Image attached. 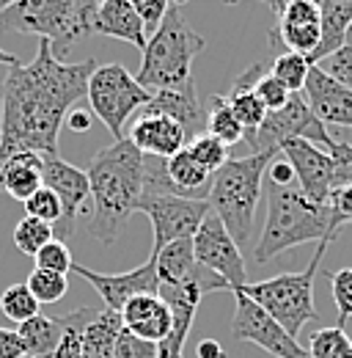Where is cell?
I'll list each match as a JSON object with an SVG mask.
<instances>
[{"label": "cell", "mask_w": 352, "mask_h": 358, "mask_svg": "<svg viewBox=\"0 0 352 358\" xmlns=\"http://www.w3.org/2000/svg\"><path fill=\"white\" fill-rule=\"evenodd\" d=\"M122 322L127 334L160 345L174 328V314L160 295H135L122 309Z\"/></svg>", "instance_id": "d6986e66"}, {"label": "cell", "mask_w": 352, "mask_h": 358, "mask_svg": "<svg viewBox=\"0 0 352 358\" xmlns=\"http://www.w3.org/2000/svg\"><path fill=\"white\" fill-rule=\"evenodd\" d=\"M146 110L171 116L174 122H179L182 130L187 133V141L198 138V130H201V127L207 130V110H204V105H201L198 96H196L193 80L184 83V86H179V89L154 91V94H152V102L146 105Z\"/></svg>", "instance_id": "44dd1931"}, {"label": "cell", "mask_w": 352, "mask_h": 358, "mask_svg": "<svg viewBox=\"0 0 352 358\" xmlns=\"http://www.w3.org/2000/svg\"><path fill=\"white\" fill-rule=\"evenodd\" d=\"M86 99L91 113L110 130L116 141H122L127 138V119L152 102V91L143 89L122 64H96L88 78Z\"/></svg>", "instance_id": "ba28073f"}, {"label": "cell", "mask_w": 352, "mask_h": 358, "mask_svg": "<svg viewBox=\"0 0 352 358\" xmlns=\"http://www.w3.org/2000/svg\"><path fill=\"white\" fill-rule=\"evenodd\" d=\"M0 358H25V348L17 331L0 328Z\"/></svg>", "instance_id": "f6af8a7d"}, {"label": "cell", "mask_w": 352, "mask_h": 358, "mask_svg": "<svg viewBox=\"0 0 352 358\" xmlns=\"http://www.w3.org/2000/svg\"><path fill=\"white\" fill-rule=\"evenodd\" d=\"M25 358H28V356H25Z\"/></svg>", "instance_id": "680465c9"}, {"label": "cell", "mask_w": 352, "mask_h": 358, "mask_svg": "<svg viewBox=\"0 0 352 358\" xmlns=\"http://www.w3.org/2000/svg\"><path fill=\"white\" fill-rule=\"evenodd\" d=\"M91 34L130 42L140 52L149 42L146 25L138 17V11L132 8L130 0H105V3H99L96 11H94V20H91Z\"/></svg>", "instance_id": "ffe728a7"}, {"label": "cell", "mask_w": 352, "mask_h": 358, "mask_svg": "<svg viewBox=\"0 0 352 358\" xmlns=\"http://www.w3.org/2000/svg\"><path fill=\"white\" fill-rule=\"evenodd\" d=\"M204 47H207V39L196 34L184 22L182 11L171 6L163 25L149 36V42L143 47V58L135 80L152 94L179 89L193 80V61Z\"/></svg>", "instance_id": "5b68a950"}, {"label": "cell", "mask_w": 352, "mask_h": 358, "mask_svg": "<svg viewBox=\"0 0 352 358\" xmlns=\"http://www.w3.org/2000/svg\"><path fill=\"white\" fill-rule=\"evenodd\" d=\"M124 331L122 312L102 309L94 314L83 336V358H116V342Z\"/></svg>", "instance_id": "d4e9b609"}, {"label": "cell", "mask_w": 352, "mask_h": 358, "mask_svg": "<svg viewBox=\"0 0 352 358\" xmlns=\"http://www.w3.org/2000/svg\"><path fill=\"white\" fill-rule=\"evenodd\" d=\"M91 119H94V113H88L83 108H72L69 113H66V127L72 130V133H88L91 130Z\"/></svg>", "instance_id": "7dc6e473"}, {"label": "cell", "mask_w": 352, "mask_h": 358, "mask_svg": "<svg viewBox=\"0 0 352 358\" xmlns=\"http://www.w3.org/2000/svg\"><path fill=\"white\" fill-rule=\"evenodd\" d=\"M220 3H228V6H234V3H242V0H220ZM259 3V0H256Z\"/></svg>", "instance_id": "11a10c76"}, {"label": "cell", "mask_w": 352, "mask_h": 358, "mask_svg": "<svg viewBox=\"0 0 352 358\" xmlns=\"http://www.w3.org/2000/svg\"><path fill=\"white\" fill-rule=\"evenodd\" d=\"M270 64H272V61H270ZM270 64H267V61H256L251 69H245V72L237 78V83H234L231 91L226 94L231 110L237 113V119H240L242 127H245V135L256 133V130L264 124L267 113H270V110L264 108V102L259 99V94L254 91V83L270 69Z\"/></svg>", "instance_id": "7402d4cb"}, {"label": "cell", "mask_w": 352, "mask_h": 358, "mask_svg": "<svg viewBox=\"0 0 352 358\" xmlns=\"http://www.w3.org/2000/svg\"><path fill=\"white\" fill-rule=\"evenodd\" d=\"M193 251H196V262L220 275L228 284V289H240L248 284V270L242 262L240 245L234 243V237L228 234V229L215 213H210L204 224L198 226V231L193 234Z\"/></svg>", "instance_id": "7c38bea8"}, {"label": "cell", "mask_w": 352, "mask_h": 358, "mask_svg": "<svg viewBox=\"0 0 352 358\" xmlns=\"http://www.w3.org/2000/svg\"><path fill=\"white\" fill-rule=\"evenodd\" d=\"M187 149H190V155L210 171V174H215L220 171V166L228 160V146L226 143H220L218 138H212L210 133L198 135V138H193L190 143H187Z\"/></svg>", "instance_id": "d590c367"}, {"label": "cell", "mask_w": 352, "mask_h": 358, "mask_svg": "<svg viewBox=\"0 0 352 358\" xmlns=\"http://www.w3.org/2000/svg\"><path fill=\"white\" fill-rule=\"evenodd\" d=\"M289 138H300V141H308V143H316L325 152H330L333 143H336V138L328 133V127L311 113L303 94H292L289 102L281 110L267 113L262 127L256 133L245 135L242 143L248 146V155H259V152H267V149H278Z\"/></svg>", "instance_id": "9c48e42d"}, {"label": "cell", "mask_w": 352, "mask_h": 358, "mask_svg": "<svg viewBox=\"0 0 352 358\" xmlns=\"http://www.w3.org/2000/svg\"><path fill=\"white\" fill-rule=\"evenodd\" d=\"M328 155L333 157V187L352 185V143L336 141Z\"/></svg>", "instance_id": "7bdbcfd3"}, {"label": "cell", "mask_w": 352, "mask_h": 358, "mask_svg": "<svg viewBox=\"0 0 352 358\" xmlns=\"http://www.w3.org/2000/svg\"><path fill=\"white\" fill-rule=\"evenodd\" d=\"M264 190H267V221H264L262 237L254 248L256 265H264L298 245L325 243L330 229L328 204H316L303 190L284 187L270 179L264 182Z\"/></svg>", "instance_id": "3957f363"}, {"label": "cell", "mask_w": 352, "mask_h": 358, "mask_svg": "<svg viewBox=\"0 0 352 358\" xmlns=\"http://www.w3.org/2000/svg\"><path fill=\"white\" fill-rule=\"evenodd\" d=\"M130 3L132 8L138 11V17L143 20L149 36L163 25V20H166V14L171 8V0H130Z\"/></svg>", "instance_id": "b9f144b4"}, {"label": "cell", "mask_w": 352, "mask_h": 358, "mask_svg": "<svg viewBox=\"0 0 352 358\" xmlns=\"http://www.w3.org/2000/svg\"><path fill=\"white\" fill-rule=\"evenodd\" d=\"M278 149L284 160L292 166L295 177L300 182V190L311 201L328 204L330 190H333V157L322 146L300 141V138H289Z\"/></svg>", "instance_id": "9a60e30c"}, {"label": "cell", "mask_w": 352, "mask_h": 358, "mask_svg": "<svg viewBox=\"0 0 352 358\" xmlns=\"http://www.w3.org/2000/svg\"><path fill=\"white\" fill-rule=\"evenodd\" d=\"M328 207H330V229H328V237L325 243L330 245L339 231L347 224H352V185H339L330 190V199H328Z\"/></svg>", "instance_id": "e575fe53"}, {"label": "cell", "mask_w": 352, "mask_h": 358, "mask_svg": "<svg viewBox=\"0 0 352 358\" xmlns=\"http://www.w3.org/2000/svg\"><path fill=\"white\" fill-rule=\"evenodd\" d=\"M116 358H157V345L122 331V336L116 342Z\"/></svg>", "instance_id": "ee69618b"}, {"label": "cell", "mask_w": 352, "mask_h": 358, "mask_svg": "<svg viewBox=\"0 0 352 358\" xmlns=\"http://www.w3.org/2000/svg\"><path fill=\"white\" fill-rule=\"evenodd\" d=\"M50 240H55V226L44 224L39 218L22 215L20 224L14 226V245L28 257H36Z\"/></svg>", "instance_id": "d6a6232c"}, {"label": "cell", "mask_w": 352, "mask_h": 358, "mask_svg": "<svg viewBox=\"0 0 352 358\" xmlns=\"http://www.w3.org/2000/svg\"><path fill=\"white\" fill-rule=\"evenodd\" d=\"M44 157L36 152H17L0 166V190L17 201H28L39 187H44Z\"/></svg>", "instance_id": "603a6c76"}, {"label": "cell", "mask_w": 352, "mask_h": 358, "mask_svg": "<svg viewBox=\"0 0 352 358\" xmlns=\"http://www.w3.org/2000/svg\"><path fill=\"white\" fill-rule=\"evenodd\" d=\"M39 306H42V303L34 298V292L28 289L25 281L6 287L3 295H0V309H3V314H6L11 322H17V325H22V322H28L31 317H36V314H39Z\"/></svg>", "instance_id": "1f68e13d"}, {"label": "cell", "mask_w": 352, "mask_h": 358, "mask_svg": "<svg viewBox=\"0 0 352 358\" xmlns=\"http://www.w3.org/2000/svg\"><path fill=\"white\" fill-rule=\"evenodd\" d=\"M207 133L218 138L220 143L234 146L240 141H245V127L237 119V113L231 110L226 94H212L210 96V108H207Z\"/></svg>", "instance_id": "4316f807"}, {"label": "cell", "mask_w": 352, "mask_h": 358, "mask_svg": "<svg viewBox=\"0 0 352 358\" xmlns=\"http://www.w3.org/2000/svg\"><path fill=\"white\" fill-rule=\"evenodd\" d=\"M330 292H333V303L339 312L336 325L344 328V322L352 317V268H342L330 275Z\"/></svg>", "instance_id": "f35d334b"}, {"label": "cell", "mask_w": 352, "mask_h": 358, "mask_svg": "<svg viewBox=\"0 0 352 358\" xmlns=\"http://www.w3.org/2000/svg\"><path fill=\"white\" fill-rule=\"evenodd\" d=\"M34 262H36L39 270H52V273H61V275L72 273V265H75L72 251H69V245L64 240H50L42 251L34 257Z\"/></svg>", "instance_id": "74e56055"}, {"label": "cell", "mask_w": 352, "mask_h": 358, "mask_svg": "<svg viewBox=\"0 0 352 358\" xmlns=\"http://www.w3.org/2000/svg\"><path fill=\"white\" fill-rule=\"evenodd\" d=\"M96 61H61L52 45L39 39L34 61L8 66L0 86V166L17 152H36L42 157L58 155V135L66 113L88 91V78Z\"/></svg>", "instance_id": "6da1fadb"}, {"label": "cell", "mask_w": 352, "mask_h": 358, "mask_svg": "<svg viewBox=\"0 0 352 358\" xmlns=\"http://www.w3.org/2000/svg\"><path fill=\"white\" fill-rule=\"evenodd\" d=\"M94 314L96 312H91V309H78V312L61 317L64 336H61V345L52 358H83V336H86V328L94 320Z\"/></svg>", "instance_id": "4dcf8cb0"}, {"label": "cell", "mask_w": 352, "mask_h": 358, "mask_svg": "<svg viewBox=\"0 0 352 358\" xmlns=\"http://www.w3.org/2000/svg\"><path fill=\"white\" fill-rule=\"evenodd\" d=\"M127 138L146 157H160V160L174 157L176 152H182L190 143L179 122L163 113H152V110H146L140 119L132 122Z\"/></svg>", "instance_id": "ac0fdd59"}, {"label": "cell", "mask_w": 352, "mask_h": 358, "mask_svg": "<svg viewBox=\"0 0 352 358\" xmlns=\"http://www.w3.org/2000/svg\"><path fill=\"white\" fill-rule=\"evenodd\" d=\"M319 20H322V39L316 52L308 58L311 64L325 61L336 50L347 45V31L352 22V0H319Z\"/></svg>", "instance_id": "cb8c5ba5"}, {"label": "cell", "mask_w": 352, "mask_h": 358, "mask_svg": "<svg viewBox=\"0 0 352 358\" xmlns=\"http://www.w3.org/2000/svg\"><path fill=\"white\" fill-rule=\"evenodd\" d=\"M196 356L198 358H228V353L220 348L215 339H201L198 348H196Z\"/></svg>", "instance_id": "c3c4849f"}, {"label": "cell", "mask_w": 352, "mask_h": 358, "mask_svg": "<svg viewBox=\"0 0 352 358\" xmlns=\"http://www.w3.org/2000/svg\"><path fill=\"white\" fill-rule=\"evenodd\" d=\"M86 174L94 201L91 237L110 245L132 213H138L146 182V155L130 138H122L91 155Z\"/></svg>", "instance_id": "7a4b0ae2"}, {"label": "cell", "mask_w": 352, "mask_h": 358, "mask_svg": "<svg viewBox=\"0 0 352 358\" xmlns=\"http://www.w3.org/2000/svg\"><path fill=\"white\" fill-rule=\"evenodd\" d=\"M281 155V149H267L259 155L228 157L212 177L210 207L218 215L237 245L248 243L256 221V207L262 199V182L270 163Z\"/></svg>", "instance_id": "277c9868"}, {"label": "cell", "mask_w": 352, "mask_h": 358, "mask_svg": "<svg viewBox=\"0 0 352 358\" xmlns=\"http://www.w3.org/2000/svg\"><path fill=\"white\" fill-rule=\"evenodd\" d=\"M311 113L328 127H352V91L344 89L342 83H336L333 78H328L316 64L311 66L303 89Z\"/></svg>", "instance_id": "e0dca14e"}, {"label": "cell", "mask_w": 352, "mask_h": 358, "mask_svg": "<svg viewBox=\"0 0 352 358\" xmlns=\"http://www.w3.org/2000/svg\"><path fill=\"white\" fill-rule=\"evenodd\" d=\"M267 179H270V182H275V185L289 187V182L295 179V171H292V166H289L284 157H281V160L275 157V160L270 163V169H267Z\"/></svg>", "instance_id": "bcb514c9"}, {"label": "cell", "mask_w": 352, "mask_h": 358, "mask_svg": "<svg viewBox=\"0 0 352 358\" xmlns=\"http://www.w3.org/2000/svg\"><path fill=\"white\" fill-rule=\"evenodd\" d=\"M0 64H3V66H14V64H17V55H11V52H6V50L0 47Z\"/></svg>", "instance_id": "816d5d0a"}, {"label": "cell", "mask_w": 352, "mask_h": 358, "mask_svg": "<svg viewBox=\"0 0 352 358\" xmlns=\"http://www.w3.org/2000/svg\"><path fill=\"white\" fill-rule=\"evenodd\" d=\"M254 91L259 94V99H262L264 108H267L270 113L281 110V108H284V105L289 102V96H292V94L286 91V86H281V83H278V80H275V78L270 75V69H267L262 78H259V80L254 83Z\"/></svg>", "instance_id": "60d3db41"}, {"label": "cell", "mask_w": 352, "mask_h": 358, "mask_svg": "<svg viewBox=\"0 0 352 358\" xmlns=\"http://www.w3.org/2000/svg\"><path fill=\"white\" fill-rule=\"evenodd\" d=\"M328 78H333L336 83H342L344 89L352 91V45H344L336 50L333 55H328L325 61L316 64Z\"/></svg>", "instance_id": "ab89813d"}, {"label": "cell", "mask_w": 352, "mask_h": 358, "mask_svg": "<svg viewBox=\"0 0 352 358\" xmlns=\"http://www.w3.org/2000/svg\"><path fill=\"white\" fill-rule=\"evenodd\" d=\"M311 66H314V64L308 61L306 55H298V52H281L278 58H272V64H270V75H272L281 86H286L289 94H303Z\"/></svg>", "instance_id": "f1b7e54d"}, {"label": "cell", "mask_w": 352, "mask_h": 358, "mask_svg": "<svg viewBox=\"0 0 352 358\" xmlns=\"http://www.w3.org/2000/svg\"><path fill=\"white\" fill-rule=\"evenodd\" d=\"M328 248H330L328 243H316V251H314V257H311L306 270H300V273H281V275H272V278L256 281V284L248 281L245 287H240V292L248 295L254 303H259L289 336L298 339L303 325L311 322V320H316L314 278H316V270L322 265V257H325Z\"/></svg>", "instance_id": "8992f818"}, {"label": "cell", "mask_w": 352, "mask_h": 358, "mask_svg": "<svg viewBox=\"0 0 352 358\" xmlns=\"http://www.w3.org/2000/svg\"><path fill=\"white\" fill-rule=\"evenodd\" d=\"M138 213L149 215L154 243H152V257H157L166 245L176 240H190L204 218L212 213L210 201H196V199H182L171 193H146L140 196Z\"/></svg>", "instance_id": "30bf717a"}, {"label": "cell", "mask_w": 352, "mask_h": 358, "mask_svg": "<svg viewBox=\"0 0 352 358\" xmlns=\"http://www.w3.org/2000/svg\"><path fill=\"white\" fill-rule=\"evenodd\" d=\"M72 273H78L80 278H86L88 284L99 292L105 309L122 312L124 303L135 295H160V278H157V262L149 257L146 265L124 273H96L88 270L86 265H72Z\"/></svg>", "instance_id": "4fadbf2b"}, {"label": "cell", "mask_w": 352, "mask_h": 358, "mask_svg": "<svg viewBox=\"0 0 352 358\" xmlns=\"http://www.w3.org/2000/svg\"><path fill=\"white\" fill-rule=\"evenodd\" d=\"M259 3H262V6H267V8L272 11V17H278V14H281V11H284V8H286L292 0H259ZM316 3H319V0H316Z\"/></svg>", "instance_id": "681fc988"}, {"label": "cell", "mask_w": 352, "mask_h": 358, "mask_svg": "<svg viewBox=\"0 0 352 358\" xmlns=\"http://www.w3.org/2000/svg\"><path fill=\"white\" fill-rule=\"evenodd\" d=\"M28 289L34 292V298L39 301V303H58L66 292H69V281H66V275H61V273H52V270H34L31 275H28Z\"/></svg>", "instance_id": "836d02e7"}, {"label": "cell", "mask_w": 352, "mask_h": 358, "mask_svg": "<svg viewBox=\"0 0 352 358\" xmlns=\"http://www.w3.org/2000/svg\"><path fill=\"white\" fill-rule=\"evenodd\" d=\"M0 28L14 34H36L52 45L55 58H66L72 45L91 34L78 0H20L0 11Z\"/></svg>", "instance_id": "52a82bcc"}, {"label": "cell", "mask_w": 352, "mask_h": 358, "mask_svg": "<svg viewBox=\"0 0 352 358\" xmlns=\"http://www.w3.org/2000/svg\"><path fill=\"white\" fill-rule=\"evenodd\" d=\"M99 3H105V0H96V6H99Z\"/></svg>", "instance_id": "6f0895ef"}, {"label": "cell", "mask_w": 352, "mask_h": 358, "mask_svg": "<svg viewBox=\"0 0 352 358\" xmlns=\"http://www.w3.org/2000/svg\"><path fill=\"white\" fill-rule=\"evenodd\" d=\"M152 259L157 262V278H160V284H176V281H182L184 275H190V270L196 268L193 237L190 240H176L171 245H166Z\"/></svg>", "instance_id": "83f0119b"}, {"label": "cell", "mask_w": 352, "mask_h": 358, "mask_svg": "<svg viewBox=\"0 0 352 358\" xmlns=\"http://www.w3.org/2000/svg\"><path fill=\"white\" fill-rule=\"evenodd\" d=\"M80 3V14L86 17V22L91 25V20H94V11H96V0H78Z\"/></svg>", "instance_id": "f907efd6"}, {"label": "cell", "mask_w": 352, "mask_h": 358, "mask_svg": "<svg viewBox=\"0 0 352 358\" xmlns=\"http://www.w3.org/2000/svg\"><path fill=\"white\" fill-rule=\"evenodd\" d=\"M14 3H20V0H0V11H6V8H11Z\"/></svg>", "instance_id": "f5cc1de1"}, {"label": "cell", "mask_w": 352, "mask_h": 358, "mask_svg": "<svg viewBox=\"0 0 352 358\" xmlns=\"http://www.w3.org/2000/svg\"><path fill=\"white\" fill-rule=\"evenodd\" d=\"M44 187H50L58 199H61V207H64V218L61 224L55 226V240H64L72 237L75 224L83 213V207L91 199V185H88V174L83 169L61 160L58 155L55 157H44Z\"/></svg>", "instance_id": "5bb4252c"}, {"label": "cell", "mask_w": 352, "mask_h": 358, "mask_svg": "<svg viewBox=\"0 0 352 358\" xmlns=\"http://www.w3.org/2000/svg\"><path fill=\"white\" fill-rule=\"evenodd\" d=\"M231 295L237 303L231 320V336L237 342H251L275 358H308L306 348H300V342L289 336L259 303H254L240 289H231Z\"/></svg>", "instance_id": "8fae6325"}, {"label": "cell", "mask_w": 352, "mask_h": 358, "mask_svg": "<svg viewBox=\"0 0 352 358\" xmlns=\"http://www.w3.org/2000/svg\"><path fill=\"white\" fill-rule=\"evenodd\" d=\"M17 334L22 339V348H25V356L28 358H52L55 350H58V345H61L64 325H61V317L36 314L28 322H22L17 328Z\"/></svg>", "instance_id": "484cf974"}, {"label": "cell", "mask_w": 352, "mask_h": 358, "mask_svg": "<svg viewBox=\"0 0 352 358\" xmlns=\"http://www.w3.org/2000/svg\"><path fill=\"white\" fill-rule=\"evenodd\" d=\"M306 350L308 358H352V336L339 325H328L311 334Z\"/></svg>", "instance_id": "f546056e"}, {"label": "cell", "mask_w": 352, "mask_h": 358, "mask_svg": "<svg viewBox=\"0 0 352 358\" xmlns=\"http://www.w3.org/2000/svg\"><path fill=\"white\" fill-rule=\"evenodd\" d=\"M22 207H25V215L39 218V221H44V224H50V226H58L61 218H64L61 199H58L50 187H39L28 201H22Z\"/></svg>", "instance_id": "8d00e7d4"}, {"label": "cell", "mask_w": 352, "mask_h": 358, "mask_svg": "<svg viewBox=\"0 0 352 358\" xmlns=\"http://www.w3.org/2000/svg\"><path fill=\"white\" fill-rule=\"evenodd\" d=\"M322 39V20L316 0H292L270 31V47H284L286 52H298L311 58Z\"/></svg>", "instance_id": "2e32d148"}, {"label": "cell", "mask_w": 352, "mask_h": 358, "mask_svg": "<svg viewBox=\"0 0 352 358\" xmlns=\"http://www.w3.org/2000/svg\"><path fill=\"white\" fill-rule=\"evenodd\" d=\"M347 45H352V22H350V31H347Z\"/></svg>", "instance_id": "db71d44e"}, {"label": "cell", "mask_w": 352, "mask_h": 358, "mask_svg": "<svg viewBox=\"0 0 352 358\" xmlns=\"http://www.w3.org/2000/svg\"><path fill=\"white\" fill-rule=\"evenodd\" d=\"M182 3H187V0H171V6H176V8H179Z\"/></svg>", "instance_id": "9f6ffc18"}]
</instances>
